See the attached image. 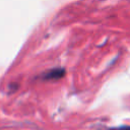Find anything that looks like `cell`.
Returning <instances> with one entry per match:
<instances>
[{"instance_id":"cell-1","label":"cell","mask_w":130,"mask_h":130,"mask_svg":"<svg viewBox=\"0 0 130 130\" xmlns=\"http://www.w3.org/2000/svg\"><path fill=\"white\" fill-rule=\"evenodd\" d=\"M111 130H130V126H120V127L112 128Z\"/></svg>"}]
</instances>
